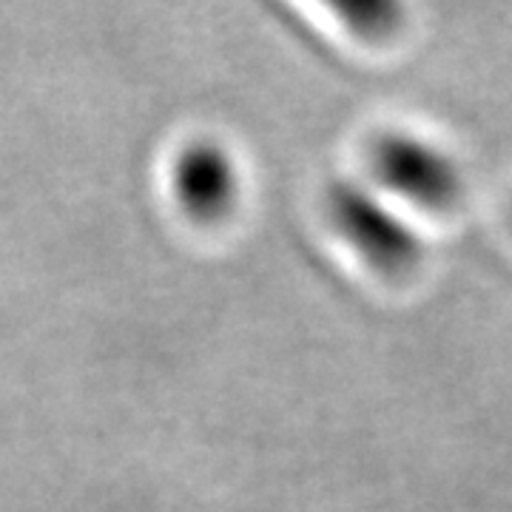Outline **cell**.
Returning a JSON list of instances; mask_svg holds the SVG:
<instances>
[{"instance_id": "6da1fadb", "label": "cell", "mask_w": 512, "mask_h": 512, "mask_svg": "<svg viewBox=\"0 0 512 512\" xmlns=\"http://www.w3.org/2000/svg\"><path fill=\"white\" fill-rule=\"evenodd\" d=\"M367 183L390 202L424 214H447L464 197V174L456 157L407 128L379 131L365 151Z\"/></svg>"}, {"instance_id": "277c9868", "label": "cell", "mask_w": 512, "mask_h": 512, "mask_svg": "<svg viewBox=\"0 0 512 512\" xmlns=\"http://www.w3.org/2000/svg\"><path fill=\"white\" fill-rule=\"evenodd\" d=\"M333 9H336V15L345 20L353 32H359L362 37H376V40L393 35L399 29V23H402V6L382 3V0L379 3H365V0H359V3H339Z\"/></svg>"}, {"instance_id": "3957f363", "label": "cell", "mask_w": 512, "mask_h": 512, "mask_svg": "<svg viewBox=\"0 0 512 512\" xmlns=\"http://www.w3.org/2000/svg\"><path fill=\"white\" fill-rule=\"evenodd\" d=\"M177 197L197 220H220L239 197V171L231 154L214 143H197L180 154L174 171Z\"/></svg>"}, {"instance_id": "7a4b0ae2", "label": "cell", "mask_w": 512, "mask_h": 512, "mask_svg": "<svg viewBox=\"0 0 512 512\" xmlns=\"http://www.w3.org/2000/svg\"><path fill=\"white\" fill-rule=\"evenodd\" d=\"M325 211L333 234L342 239L382 276H404L416 271L424 256V239L410 225L396 202L362 180H336L328 188Z\"/></svg>"}]
</instances>
